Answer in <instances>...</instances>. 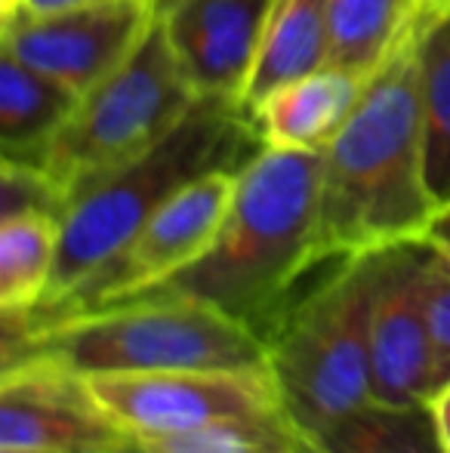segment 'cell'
<instances>
[{"label":"cell","instance_id":"1","mask_svg":"<svg viewBox=\"0 0 450 453\" xmlns=\"http://www.w3.org/2000/svg\"><path fill=\"white\" fill-rule=\"evenodd\" d=\"M423 22L367 78L352 118L321 149V250L327 259L426 238L441 210L426 176Z\"/></svg>","mask_w":450,"mask_h":453},{"label":"cell","instance_id":"2","mask_svg":"<svg viewBox=\"0 0 450 453\" xmlns=\"http://www.w3.org/2000/svg\"><path fill=\"white\" fill-rule=\"evenodd\" d=\"M324 263L321 151L265 145L238 173L210 250L149 293L198 299L265 336L296 284Z\"/></svg>","mask_w":450,"mask_h":453},{"label":"cell","instance_id":"3","mask_svg":"<svg viewBox=\"0 0 450 453\" xmlns=\"http://www.w3.org/2000/svg\"><path fill=\"white\" fill-rule=\"evenodd\" d=\"M263 149V136L240 102L198 96L167 139L72 197L62 216L50 290L28 315L43 318L59 311L179 188L213 170H244Z\"/></svg>","mask_w":450,"mask_h":453},{"label":"cell","instance_id":"4","mask_svg":"<svg viewBox=\"0 0 450 453\" xmlns=\"http://www.w3.org/2000/svg\"><path fill=\"white\" fill-rule=\"evenodd\" d=\"M4 361L47 355L80 376L269 367L256 330L173 293H139L53 321L4 315Z\"/></svg>","mask_w":450,"mask_h":453},{"label":"cell","instance_id":"5","mask_svg":"<svg viewBox=\"0 0 450 453\" xmlns=\"http://www.w3.org/2000/svg\"><path fill=\"white\" fill-rule=\"evenodd\" d=\"M379 269L383 250L337 257L265 330L278 401L300 435H315L373 401L370 315Z\"/></svg>","mask_w":450,"mask_h":453},{"label":"cell","instance_id":"6","mask_svg":"<svg viewBox=\"0 0 450 453\" xmlns=\"http://www.w3.org/2000/svg\"><path fill=\"white\" fill-rule=\"evenodd\" d=\"M198 93L182 74L167 35L151 22L130 59L99 87L80 96L78 108L34 164L68 197L99 176L155 149L192 111Z\"/></svg>","mask_w":450,"mask_h":453},{"label":"cell","instance_id":"7","mask_svg":"<svg viewBox=\"0 0 450 453\" xmlns=\"http://www.w3.org/2000/svg\"><path fill=\"white\" fill-rule=\"evenodd\" d=\"M99 407L136 438H170L223 419L281 411L269 367L87 376Z\"/></svg>","mask_w":450,"mask_h":453},{"label":"cell","instance_id":"8","mask_svg":"<svg viewBox=\"0 0 450 453\" xmlns=\"http://www.w3.org/2000/svg\"><path fill=\"white\" fill-rule=\"evenodd\" d=\"M238 173L240 170H213V173H204L194 182H188L59 311L43 318H25L28 321H53V318H65L74 315V311L130 299L155 290L173 274L188 269L217 241L228 207H232Z\"/></svg>","mask_w":450,"mask_h":453},{"label":"cell","instance_id":"9","mask_svg":"<svg viewBox=\"0 0 450 453\" xmlns=\"http://www.w3.org/2000/svg\"><path fill=\"white\" fill-rule=\"evenodd\" d=\"M155 22L145 0H90L50 19H4V50L87 96L120 68Z\"/></svg>","mask_w":450,"mask_h":453},{"label":"cell","instance_id":"10","mask_svg":"<svg viewBox=\"0 0 450 453\" xmlns=\"http://www.w3.org/2000/svg\"><path fill=\"white\" fill-rule=\"evenodd\" d=\"M126 432L99 407L87 376L47 355L4 364L0 448L96 453Z\"/></svg>","mask_w":450,"mask_h":453},{"label":"cell","instance_id":"11","mask_svg":"<svg viewBox=\"0 0 450 453\" xmlns=\"http://www.w3.org/2000/svg\"><path fill=\"white\" fill-rule=\"evenodd\" d=\"M426 250V238L383 247L370 315V398L385 407L432 404Z\"/></svg>","mask_w":450,"mask_h":453},{"label":"cell","instance_id":"12","mask_svg":"<svg viewBox=\"0 0 450 453\" xmlns=\"http://www.w3.org/2000/svg\"><path fill=\"white\" fill-rule=\"evenodd\" d=\"M271 10L275 0H155V19L192 90L240 105Z\"/></svg>","mask_w":450,"mask_h":453},{"label":"cell","instance_id":"13","mask_svg":"<svg viewBox=\"0 0 450 453\" xmlns=\"http://www.w3.org/2000/svg\"><path fill=\"white\" fill-rule=\"evenodd\" d=\"M364 84L367 78L327 65L275 90L250 108V118L269 149L321 151L352 118Z\"/></svg>","mask_w":450,"mask_h":453},{"label":"cell","instance_id":"14","mask_svg":"<svg viewBox=\"0 0 450 453\" xmlns=\"http://www.w3.org/2000/svg\"><path fill=\"white\" fill-rule=\"evenodd\" d=\"M331 65V4L327 0H275L259 59L247 84V111L275 90Z\"/></svg>","mask_w":450,"mask_h":453},{"label":"cell","instance_id":"15","mask_svg":"<svg viewBox=\"0 0 450 453\" xmlns=\"http://www.w3.org/2000/svg\"><path fill=\"white\" fill-rule=\"evenodd\" d=\"M80 96L50 74L0 53V145L10 161H37L78 108Z\"/></svg>","mask_w":450,"mask_h":453},{"label":"cell","instance_id":"16","mask_svg":"<svg viewBox=\"0 0 450 453\" xmlns=\"http://www.w3.org/2000/svg\"><path fill=\"white\" fill-rule=\"evenodd\" d=\"M300 453H447V448L432 404L385 407L370 401L315 435H300Z\"/></svg>","mask_w":450,"mask_h":453},{"label":"cell","instance_id":"17","mask_svg":"<svg viewBox=\"0 0 450 453\" xmlns=\"http://www.w3.org/2000/svg\"><path fill=\"white\" fill-rule=\"evenodd\" d=\"M331 65L370 78L423 22V0H327Z\"/></svg>","mask_w":450,"mask_h":453},{"label":"cell","instance_id":"18","mask_svg":"<svg viewBox=\"0 0 450 453\" xmlns=\"http://www.w3.org/2000/svg\"><path fill=\"white\" fill-rule=\"evenodd\" d=\"M62 219L41 210L0 222V311L28 315L43 303L59 257Z\"/></svg>","mask_w":450,"mask_h":453},{"label":"cell","instance_id":"19","mask_svg":"<svg viewBox=\"0 0 450 453\" xmlns=\"http://www.w3.org/2000/svg\"><path fill=\"white\" fill-rule=\"evenodd\" d=\"M420 93L426 176L439 207L450 203V6L426 10L420 31Z\"/></svg>","mask_w":450,"mask_h":453},{"label":"cell","instance_id":"20","mask_svg":"<svg viewBox=\"0 0 450 453\" xmlns=\"http://www.w3.org/2000/svg\"><path fill=\"white\" fill-rule=\"evenodd\" d=\"M157 453H300V435L284 411L223 419L170 438H142Z\"/></svg>","mask_w":450,"mask_h":453},{"label":"cell","instance_id":"21","mask_svg":"<svg viewBox=\"0 0 450 453\" xmlns=\"http://www.w3.org/2000/svg\"><path fill=\"white\" fill-rule=\"evenodd\" d=\"M426 315H429V340H432V401H435L450 386V263L432 244L426 250Z\"/></svg>","mask_w":450,"mask_h":453},{"label":"cell","instance_id":"22","mask_svg":"<svg viewBox=\"0 0 450 453\" xmlns=\"http://www.w3.org/2000/svg\"><path fill=\"white\" fill-rule=\"evenodd\" d=\"M90 4V0H16V10L10 16H25V19H50L59 12L78 10V6ZM4 16V19H10Z\"/></svg>","mask_w":450,"mask_h":453},{"label":"cell","instance_id":"23","mask_svg":"<svg viewBox=\"0 0 450 453\" xmlns=\"http://www.w3.org/2000/svg\"><path fill=\"white\" fill-rule=\"evenodd\" d=\"M426 241L450 263V203L439 210V216H435L432 226H429V232H426Z\"/></svg>","mask_w":450,"mask_h":453},{"label":"cell","instance_id":"24","mask_svg":"<svg viewBox=\"0 0 450 453\" xmlns=\"http://www.w3.org/2000/svg\"><path fill=\"white\" fill-rule=\"evenodd\" d=\"M432 411H435V419H439L441 441H445V448L450 453V386L439 395V398L432 401Z\"/></svg>","mask_w":450,"mask_h":453},{"label":"cell","instance_id":"25","mask_svg":"<svg viewBox=\"0 0 450 453\" xmlns=\"http://www.w3.org/2000/svg\"><path fill=\"white\" fill-rule=\"evenodd\" d=\"M96 453H157V450L151 448L149 441H142V438L124 435V438H118L114 444H109V448H103V450H96Z\"/></svg>","mask_w":450,"mask_h":453},{"label":"cell","instance_id":"26","mask_svg":"<svg viewBox=\"0 0 450 453\" xmlns=\"http://www.w3.org/2000/svg\"><path fill=\"white\" fill-rule=\"evenodd\" d=\"M0 453H56V450H41V448H0Z\"/></svg>","mask_w":450,"mask_h":453},{"label":"cell","instance_id":"27","mask_svg":"<svg viewBox=\"0 0 450 453\" xmlns=\"http://www.w3.org/2000/svg\"><path fill=\"white\" fill-rule=\"evenodd\" d=\"M445 6H450V0H432V6H429V12H435V10H445Z\"/></svg>","mask_w":450,"mask_h":453},{"label":"cell","instance_id":"28","mask_svg":"<svg viewBox=\"0 0 450 453\" xmlns=\"http://www.w3.org/2000/svg\"><path fill=\"white\" fill-rule=\"evenodd\" d=\"M0 4H4V16H10L16 10V0H0Z\"/></svg>","mask_w":450,"mask_h":453},{"label":"cell","instance_id":"29","mask_svg":"<svg viewBox=\"0 0 450 453\" xmlns=\"http://www.w3.org/2000/svg\"><path fill=\"white\" fill-rule=\"evenodd\" d=\"M423 6H426V10H429V6H432V0H423Z\"/></svg>","mask_w":450,"mask_h":453},{"label":"cell","instance_id":"30","mask_svg":"<svg viewBox=\"0 0 450 453\" xmlns=\"http://www.w3.org/2000/svg\"><path fill=\"white\" fill-rule=\"evenodd\" d=\"M145 4H155V0H145Z\"/></svg>","mask_w":450,"mask_h":453}]
</instances>
